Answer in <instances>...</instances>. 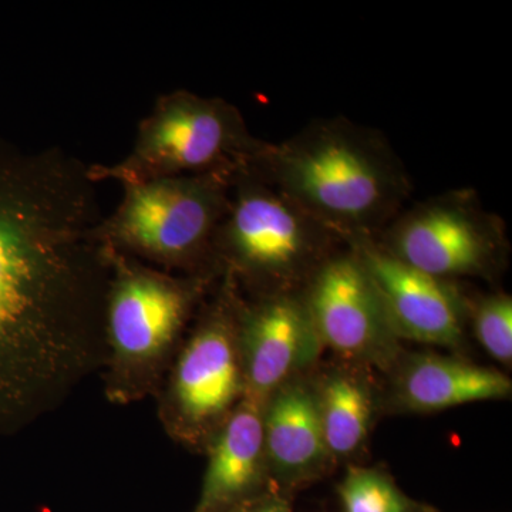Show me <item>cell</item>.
Listing matches in <instances>:
<instances>
[{
    "label": "cell",
    "instance_id": "1",
    "mask_svg": "<svg viewBox=\"0 0 512 512\" xmlns=\"http://www.w3.org/2000/svg\"><path fill=\"white\" fill-rule=\"evenodd\" d=\"M104 224L82 165L0 138V431L39 412L82 362Z\"/></svg>",
    "mask_w": 512,
    "mask_h": 512
},
{
    "label": "cell",
    "instance_id": "2",
    "mask_svg": "<svg viewBox=\"0 0 512 512\" xmlns=\"http://www.w3.org/2000/svg\"><path fill=\"white\" fill-rule=\"evenodd\" d=\"M249 167L346 244L376 238L404 210L413 184L380 131L342 117L312 121Z\"/></svg>",
    "mask_w": 512,
    "mask_h": 512
},
{
    "label": "cell",
    "instance_id": "3",
    "mask_svg": "<svg viewBox=\"0 0 512 512\" xmlns=\"http://www.w3.org/2000/svg\"><path fill=\"white\" fill-rule=\"evenodd\" d=\"M218 234L232 261L268 288L299 293L320 265L348 245L251 167L232 180Z\"/></svg>",
    "mask_w": 512,
    "mask_h": 512
},
{
    "label": "cell",
    "instance_id": "4",
    "mask_svg": "<svg viewBox=\"0 0 512 512\" xmlns=\"http://www.w3.org/2000/svg\"><path fill=\"white\" fill-rule=\"evenodd\" d=\"M265 143L248 133L241 114L220 99L191 93L165 97L141 126L136 148L114 170L124 183L241 170Z\"/></svg>",
    "mask_w": 512,
    "mask_h": 512
},
{
    "label": "cell",
    "instance_id": "5",
    "mask_svg": "<svg viewBox=\"0 0 512 512\" xmlns=\"http://www.w3.org/2000/svg\"><path fill=\"white\" fill-rule=\"evenodd\" d=\"M373 239L404 264L453 282L497 274L508 248L504 221L471 190L414 204Z\"/></svg>",
    "mask_w": 512,
    "mask_h": 512
},
{
    "label": "cell",
    "instance_id": "6",
    "mask_svg": "<svg viewBox=\"0 0 512 512\" xmlns=\"http://www.w3.org/2000/svg\"><path fill=\"white\" fill-rule=\"evenodd\" d=\"M238 171L126 183L123 204L106 224L109 232L148 254L165 258L195 254L218 234Z\"/></svg>",
    "mask_w": 512,
    "mask_h": 512
},
{
    "label": "cell",
    "instance_id": "7",
    "mask_svg": "<svg viewBox=\"0 0 512 512\" xmlns=\"http://www.w3.org/2000/svg\"><path fill=\"white\" fill-rule=\"evenodd\" d=\"M299 295L323 348L359 365H396L399 339L365 265L350 245L326 259Z\"/></svg>",
    "mask_w": 512,
    "mask_h": 512
},
{
    "label": "cell",
    "instance_id": "8",
    "mask_svg": "<svg viewBox=\"0 0 512 512\" xmlns=\"http://www.w3.org/2000/svg\"><path fill=\"white\" fill-rule=\"evenodd\" d=\"M348 245L365 265L397 339L444 348L464 342L471 303L456 282L404 264L373 238Z\"/></svg>",
    "mask_w": 512,
    "mask_h": 512
},
{
    "label": "cell",
    "instance_id": "9",
    "mask_svg": "<svg viewBox=\"0 0 512 512\" xmlns=\"http://www.w3.org/2000/svg\"><path fill=\"white\" fill-rule=\"evenodd\" d=\"M247 397L265 406L282 384L318 360L322 343L299 293L266 295L245 316Z\"/></svg>",
    "mask_w": 512,
    "mask_h": 512
},
{
    "label": "cell",
    "instance_id": "10",
    "mask_svg": "<svg viewBox=\"0 0 512 512\" xmlns=\"http://www.w3.org/2000/svg\"><path fill=\"white\" fill-rule=\"evenodd\" d=\"M264 446L266 463L288 490L328 473L335 460L323 437L315 383L293 377L266 400Z\"/></svg>",
    "mask_w": 512,
    "mask_h": 512
},
{
    "label": "cell",
    "instance_id": "11",
    "mask_svg": "<svg viewBox=\"0 0 512 512\" xmlns=\"http://www.w3.org/2000/svg\"><path fill=\"white\" fill-rule=\"evenodd\" d=\"M394 366V402L404 412L436 413L511 396V380L504 373L464 359L419 353Z\"/></svg>",
    "mask_w": 512,
    "mask_h": 512
},
{
    "label": "cell",
    "instance_id": "12",
    "mask_svg": "<svg viewBox=\"0 0 512 512\" xmlns=\"http://www.w3.org/2000/svg\"><path fill=\"white\" fill-rule=\"evenodd\" d=\"M237 339L227 319L215 318L185 349L175 396L185 419L204 424L222 416L241 392Z\"/></svg>",
    "mask_w": 512,
    "mask_h": 512
},
{
    "label": "cell",
    "instance_id": "13",
    "mask_svg": "<svg viewBox=\"0 0 512 512\" xmlns=\"http://www.w3.org/2000/svg\"><path fill=\"white\" fill-rule=\"evenodd\" d=\"M187 305V293L171 282L147 274L127 275L111 293V339L130 359L153 356L173 339Z\"/></svg>",
    "mask_w": 512,
    "mask_h": 512
},
{
    "label": "cell",
    "instance_id": "14",
    "mask_svg": "<svg viewBox=\"0 0 512 512\" xmlns=\"http://www.w3.org/2000/svg\"><path fill=\"white\" fill-rule=\"evenodd\" d=\"M265 463L264 406L245 396L212 448L197 512H227L251 500Z\"/></svg>",
    "mask_w": 512,
    "mask_h": 512
},
{
    "label": "cell",
    "instance_id": "15",
    "mask_svg": "<svg viewBox=\"0 0 512 512\" xmlns=\"http://www.w3.org/2000/svg\"><path fill=\"white\" fill-rule=\"evenodd\" d=\"M320 424L333 460L362 448L375 413L372 387L359 372L333 370L315 384Z\"/></svg>",
    "mask_w": 512,
    "mask_h": 512
},
{
    "label": "cell",
    "instance_id": "16",
    "mask_svg": "<svg viewBox=\"0 0 512 512\" xmlns=\"http://www.w3.org/2000/svg\"><path fill=\"white\" fill-rule=\"evenodd\" d=\"M338 494L345 512H439L409 497L392 476L375 467H349Z\"/></svg>",
    "mask_w": 512,
    "mask_h": 512
},
{
    "label": "cell",
    "instance_id": "17",
    "mask_svg": "<svg viewBox=\"0 0 512 512\" xmlns=\"http://www.w3.org/2000/svg\"><path fill=\"white\" fill-rule=\"evenodd\" d=\"M470 320L480 345L503 365L512 362V299L507 293L484 296L470 308Z\"/></svg>",
    "mask_w": 512,
    "mask_h": 512
},
{
    "label": "cell",
    "instance_id": "18",
    "mask_svg": "<svg viewBox=\"0 0 512 512\" xmlns=\"http://www.w3.org/2000/svg\"><path fill=\"white\" fill-rule=\"evenodd\" d=\"M227 512H292L289 500L281 494H265L262 497L251 498Z\"/></svg>",
    "mask_w": 512,
    "mask_h": 512
}]
</instances>
